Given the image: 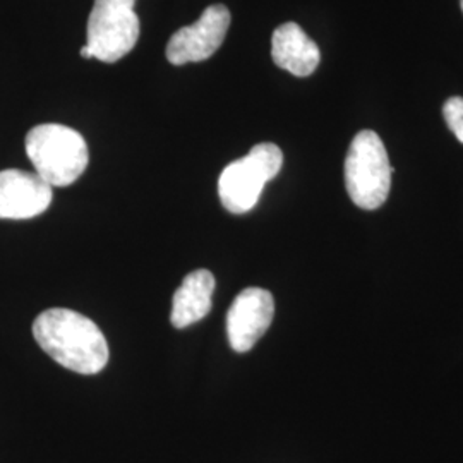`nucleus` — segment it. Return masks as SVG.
Returning a JSON list of instances; mask_svg holds the SVG:
<instances>
[{
    "mask_svg": "<svg viewBox=\"0 0 463 463\" xmlns=\"http://www.w3.org/2000/svg\"><path fill=\"white\" fill-rule=\"evenodd\" d=\"M215 277L208 269H196L184 277L172 300L170 321L177 330L187 328L212 311Z\"/></svg>",
    "mask_w": 463,
    "mask_h": 463,
    "instance_id": "nucleus-10",
    "label": "nucleus"
},
{
    "mask_svg": "<svg viewBox=\"0 0 463 463\" xmlns=\"http://www.w3.org/2000/svg\"><path fill=\"white\" fill-rule=\"evenodd\" d=\"M460 5H462V11H463V0H460Z\"/></svg>",
    "mask_w": 463,
    "mask_h": 463,
    "instance_id": "nucleus-13",
    "label": "nucleus"
},
{
    "mask_svg": "<svg viewBox=\"0 0 463 463\" xmlns=\"http://www.w3.org/2000/svg\"><path fill=\"white\" fill-rule=\"evenodd\" d=\"M38 345L57 364L78 374H97L109 363L107 338L99 326L76 311L53 307L33 323Z\"/></svg>",
    "mask_w": 463,
    "mask_h": 463,
    "instance_id": "nucleus-1",
    "label": "nucleus"
},
{
    "mask_svg": "<svg viewBox=\"0 0 463 463\" xmlns=\"http://www.w3.org/2000/svg\"><path fill=\"white\" fill-rule=\"evenodd\" d=\"M271 57L277 66L298 78L311 76L321 61L317 45L296 23H285L275 30Z\"/></svg>",
    "mask_w": 463,
    "mask_h": 463,
    "instance_id": "nucleus-9",
    "label": "nucleus"
},
{
    "mask_svg": "<svg viewBox=\"0 0 463 463\" xmlns=\"http://www.w3.org/2000/svg\"><path fill=\"white\" fill-rule=\"evenodd\" d=\"M136 0H95L88 17V47L93 59L114 64L128 55L139 38Z\"/></svg>",
    "mask_w": 463,
    "mask_h": 463,
    "instance_id": "nucleus-5",
    "label": "nucleus"
},
{
    "mask_svg": "<svg viewBox=\"0 0 463 463\" xmlns=\"http://www.w3.org/2000/svg\"><path fill=\"white\" fill-rule=\"evenodd\" d=\"M231 26V11L215 4L210 5L198 21L172 34L166 45V59L174 66L203 62L222 47Z\"/></svg>",
    "mask_w": 463,
    "mask_h": 463,
    "instance_id": "nucleus-6",
    "label": "nucleus"
},
{
    "mask_svg": "<svg viewBox=\"0 0 463 463\" xmlns=\"http://www.w3.org/2000/svg\"><path fill=\"white\" fill-rule=\"evenodd\" d=\"M443 116L447 120L449 131L457 136V139L463 143V99L462 97H453L447 99L443 107Z\"/></svg>",
    "mask_w": 463,
    "mask_h": 463,
    "instance_id": "nucleus-11",
    "label": "nucleus"
},
{
    "mask_svg": "<svg viewBox=\"0 0 463 463\" xmlns=\"http://www.w3.org/2000/svg\"><path fill=\"white\" fill-rule=\"evenodd\" d=\"M52 203V185L40 175L9 168L0 172V220L42 215Z\"/></svg>",
    "mask_w": 463,
    "mask_h": 463,
    "instance_id": "nucleus-8",
    "label": "nucleus"
},
{
    "mask_svg": "<svg viewBox=\"0 0 463 463\" xmlns=\"http://www.w3.org/2000/svg\"><path fill=\"white\" fill-rule=\"evenodd\" d=\"M24 146L34 174L52 187L76 183L90 162L83 136L61 124L36 126L26 136Z\"/></svg>",
    "mask_w": 463,
    "mask_h": 463,
    "instance_id": "nucleus-2",
    "label": "nucleus"
},
{
    "mask_svg": "<svg viewBox=\"0 0 463 463\" xmlns=\"http://www.w3.org/2000/svg\"><path fill=\"white\" fill-rule=\"evenodd\" d=\"M283 153L273 143L256 145L241 160L225 166L218 179V196L227 212L242 215L261 198L266 184L279 175Z\"/></svg>",
    "mask_w": 463,
    "mask_h": 463,
    "instance_id": "nucleus-4",
    "label": "nucleus"
},
{
    "mask_svg": "<svg viewBox=\"0 0 463 463\" xmlns=\"http://www.w3.org/2000/svg\"><path fill=\"white\" fill-rule=\"evenodd\" d=\"M81 57H84V59H93V52H91L88 45H84L83 49H81Z\"/></svg>",
    "mask_w": 463,
    "mask_h": 463,
    "instance_id": "nucleus-12",
    "label": "nucleus"
},
{
    "mask_svg": "<svg viewBox=\"0 0 463 463\" xmlns=\"http://www.w3.org/2000/svg\"><path fill=\"white\" fill-rule=\"evenodd\" d=\"M275 298L258 287L244 288L233 298L227 313V336L235 352H249L271 326Z\"/></svg>",
    "mask_w": 463,
    "mask_h": 463,
    "instance_id": "nucleus-7",
    "label": "nucleus"
},
{
    "mask_svg": "<svg viewBox=\"0 0 463 463\" xmlns=\"http://www.w3.org/2000/svg\"><path fill=\"white\" fill-rule=\"evenodd\" d=\"M393 168L384 143L374 131H361L348 148L345 185L350 199L363 210H378L392 187Z\"/></svg>",
    "mask_w": 463,
    "mask_h": 463,
    "instance_id": "nucleus-3",
    "label": "nucleus"
}]
</instances>
